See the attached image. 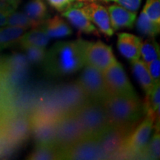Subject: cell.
<instances>
[{
    "label": "cell",
    "instance_id": "30",
    "mask_svg": "<svg viewBox=\"0 0 160 160\" xmlns=\"http://www.w3.org/2000/svg\"><path fill=\"white\" fill-rule=\"evenodd\" d=\"M48 2L57 11L62 12L77 2V0H48Z\"/></svg>",
    "mask_w": 160,
    "mask_h": 160
},
{
    "label": "cell",
    "instance_id": "19",
    "mask_svg": "<svg viewBox=\"0 0 160 160\" xmlns=\"http://www.w3.org/2000/svg\"><path fill=\"white\" fill-rule=\"evenodd\" d=\"M50 41V37L40 27L31 28L26 31L20 38L19 42L20 46L33 45L45 48Z\"/></svg>",
    "mask_w": 160,
    "mask_h": 160
},
{
    "label": "cell",
    "instance_id": "32",
    "mask_svg": "<svg viewBox=\"0 0 160 160\" xmlns=\"http://www.w3.org/2000/svg\"><path fill=\"white\" fill-rule=\"evenodd\" d=\"M5 1H7L8 2L11 3V5H13L14 7L17 8L20 3V0H5Z\"/></svg>",
    "mask_w": 160,
    "mask_h": 160
},
{
    "label": "cell",
    "instance_id": "10",
    "mask_svg": "<svg viewBox=\"0 0 160 160\" xmlns=\"http://www.w3.org/2000/svg\"><path fill=\"white\" fill-rule=\"evenodd\" d=\"M131 131L110 125L97 137L107 159H121L125 139Z\"/></svg>",
    "mask_w": 160,
    "mask_h": 160
},
{
    "label": "cell",
    "instance_id": "13",
    "mask_svg": "<svg viewBox=\"0 0 160 160\" xmlns=\"http://www.w3.org/2000/svg\"><path fill=\"white\" fill-rule=\"evenodd\" d=\"M82 8L92 23L102 33L109 37L113 35L114 31L111 27L108 11L105 7L96 2H91L84 3Z\"/></svg>",
    "mask_w": 160,
    "mask_h": 160
},
{
    "label": "cell",
    "instance_id": "33",
    "mask_svg": "<svg viewBox=\"0 0 160 160\" xmlns=\"http://www.w3.org/2000/svg\"><path fill=\"white\" fill-rule=\"evenodd\" d=\"M79 2H97V1H103L108 2V0H77Z\"/></svg>",
    "mask_w": 160,
    "mask_h": 160
},
{
    "label": "cell",
    "instance_id": "4",
    "mask_svg": "<svg viewBox=\"0 0 160 160\" xmlns=\"http://www.w3.org/2000/svg\"><path fill=\"white\" fill-rule=\"evenodd\" d=\"M86 137L73 112L60 113L56 118L55 145L61 151Z\"/></svg>",
    "mask_w": 160,
    "mask_h": 160
},
{
    "label": "cell",
    "instance_id": "11",
    "mask_svg": "<svg viewBox=\"0 0 160 160\" xmlns=\"http://www.w3.org/2000/svg\"><path fill=\"white\" fill-rule=\"evenodd\" d=\"M117 61L111 46L102 41L91 42L88 46L85 53V65L102 72Z\"/></svg>",
    "mask_w": 160,
    "mask_h": 160
},
{
    "label": "cell",
    "instance_id": "3",
    "mask_svg": "<svg viewBox=\"0 0 160 160\" xmlns=\"http://www.w3.org/2000/svg\"><path fill=\"white\" fill-rule=\"evenodd\" d=\"M85 137H97L111 125L102 102L88 99L73 111Z\"/></svg>",
    "mask_w": 160,
    "mask_h": 160
},
{
    "label": "cell",
    "instance_id": "7",
    "mask_svg": "<svg viewBox=\"0 0 160 160\" xmlns=\"http://www.w3.org/2000/svg\"><path fill=\"white\" fill-rule=\"evenodd\" d=\"M54 112L42 111L37 113L30 119L31 131L34 138L36 145L55 146L56 118Z\"/></svg>",
    "mask_w": 160,
    "mask_h": 160
},
{
    "label": "cell",
    "instance_id": "14",
    "mask_svg": "<svg viewBox=\"0 0 160 160\" xmlns=\"http://www.w3.org/2000/svg\"><path fill=\"white\" fill-rule=\"evenodd\" d=\"M142 39L129 33L117 34V48L122 55L130 61L140 59V48Z\"/></svg>",
    "mask_w": 160,
    "mask_h": 160
},
{
    "label": "cell",
    "instance_id": "17",
    "mask_svg": "<svg viewBox=\"0 0 160 160\" xmlns=\"http://www.w3.org/2000/svg\"><path fill=\"white\" fill-rule=\"evenodd\" d=\"M132 70L133 73L137 78L138 81L141 85L146 96H148L152 90L153 89L156 84L150 75L147 66L141 59L131 62Z\"/></svg>",
    "mask_w": 160,
    "mask_h": 160
},
{
    "label": "cell",
    "instance_id": "15",
    "mask_svg": "<svg viewBox=\"0 0 160 160\" xmlns=\"http://www.w3.org/2000/svg\"><path fill=\"white\" fill-rule=\"evenodd\" d=\"M111 27L113 31L122 28H132L137 17V12L131 11L117 4L107 8Z\"/></svg>",
    "mask_w": 160,
    "mask_h": 160
},
{
    "label": "cell",
    "instance_id": "21",
    "mask_svg": "<svg viewBox=\"0 0 160 160\" xmlns=\"http://www.w3.org/2000/svg\"><path fill=\"white\" fill-rule=\"evenodd\" d=\"M28 160H58L60 159V151L53 145H36L35 149L28 156Z\"/></svg>",
    "mask_w": 160,
    "mask_h": 160
},
{
    "label": "cell",
    "instance_id": "9",
    "mask_svg": "<svg viewBox=\"0 0 160 160\" xmlns=\"http://www.w3.org/2000/svg\"><path fill=\"white\" fill-rule=\"evenodd\" d=\"M60 159L102 160L107 157L97 137H86L61 151Z\"/></svg>",
    "mask_w": 160,
    "mask_h": 160
},
{
    "label": "cell",
    "instance_id": "12",
    "mask_svg": "<svg viewBox=\"0 0 160 160\" xmlns=\"http://www.w3.org/2000/svg\"><path fill=\"white\" fill-rule=\"evenodd\" d=\"M84 3L82 2H76L62 12V16L65 17L79 31L99 37V32L97 27L92 23L83 10Z\"/></svg>",
    "mask_w": 160,
    "mask_h": 160
},
{
    "label": "cell",
    "instance_id": "27",
    "mask_svg": "<svg viewBox=\"0 0 160 160\" xmlns=\"http://www.w3.org/2000/svg\"><path fill=\"white\" fill-rule=\"evenodd\" d=\"M142 11L150 19L160 25V0H146Z\"/></svg>",
    "mask_w": 160,
    "mask_h": 160
},
{
    "label": "cell",
    "instance_id": "31",
    "mask_svg": "<svg viewBox=\"0 0 160 160\" xmlns=\"http://www.w3.org/2000/svg\"><path fill=\"white\" fill-rule=\"evenodd\" d=\"M8 17V14L0 11V28L7 26Z\"/></svg>",
    "mask_w": 160,
    "mask_h": 160
},
{
    "label": "cell",
    "instance_id": "29",
    "mask_svg": "<svg viewBox=\"0 0 160 160\" xmlns=\"http://www.w3.org/2000/svg\"><path fill=\"white\" fill-rule=\"evenodd\" d=\"M108 2H113L129 11L136 12L139 10L142 3V0H108Z\"/></svg>",
    "mask_w": 160,
    "mask_h": 160
},
{
    "label": "cell",
    "instance_id": "22",
    "mask_svg": "<svg viewBox=\"0 0 160 160\" xmlns=\"http://www.w3.org/2000/svg\"><path fill=\"white\" fill-rule=\"evenodd\" d=\"M160 57V47L154 37H148L142 41L140 48V59L147 65L157 58Z\"/></svg>",
    "mask_w": 160,
    "mask_h": 160
},
{
    "label": "cell",
    "instance_id": "28",
    "mask_svg": "<svg viewBox=\"0 0 160 160\" xmlns=\"http://www.w3.org/2000/svg\"><path fill=\"white\" fill-rule=\"evenodd\" d=\"M146 66L154 83L160 82V57L153 60Z\"/></svg>",
    "mask_w": 160,
    "mask_h": 160
},
{
    "label": "cell",
    "instance_id": "6",
    "mask_svg": "<svg viewBox=\"0 0 160 160\" xmlns=\"http://www.w3.org/2000/svg\"><path fill=\"white\" fill-rule=\"evenodd\" d=\"M76 83L79 85L88 99L103 102L109 94L102 72L85 65Z\"/></svg>",
    "mask_w": 160,
    "mask_h": 160
},
{
    "label": "cell",
    "instance_id": "16",
    "mask_svg": "<svg viewBox=\"0 0 160 160\" xmlns=\"http://www.w3.org/2000/svg\"><path fill=\"white\" fill-rule=\"evenodd\" d=\"M39 27L47 33L50 39H59L72 34L71 28L59 16L45 20Z\"/></svg>",
    "mask_w": 160,
    "mask_h": 160
},
{
    "label": "cell",
    "instance_id": "1",
    "mask_svg": "<svg viewBox=\"0 0 160 160\" xmlns=\"http://www.w3.org/2000/svg\"><path fill=\"white\" fill-rule=\"evenodd\" d=\"M91 42L81 39L55 43L46 52L43 68L52 77L71 75L85 65V53Z\"/></svg>",
    "mask_w": 160,
    "mask_h": 160
},
{
    "label": "cell",
    "instance_id": "26",
    "mask_svg": "<svg viewBox=\"0 0 160 160\" xmlns=\"http://www.w3.org/2000/svg\"><path fill=\"white\" fill-rule=\"evenodd\" d=\"M21 48L25 51V57L30 63L38 65L43 62L47 52L45 48L33 45H23Z\"/></svg>",
    "mask_w": 160,
    "mask_h": 160
},
{
    "label": "cell",
    "instance_id": "23",
    "mask_svg": "<svg viewBox=\"0 0 160 160\" xmlns=\"http://www.w3.org/2000/svg\"><path fill=\"white\" fill-rule=\"evenodd\" d=\"M137 28L142 34L148 37H154L160 32V25L155 23L142 11L140 13L137 22Z\"/></svg>",
    "mask_w": 160,
    "mask_h": 160
},
{
    "label": "cell",
    "instance_id": "20",
    "mask_svg": "<svg viewBox=\"0 0 160 160\" xmlns=\"http://www.w3.org/2000/svg\"><path fill=\"white\" fill-rule=\"evenodd\" d=\"M24 13L40 25L48 17L47 6L43 0H31L25 5Z\"/></svg>",
    "mask_w": 160,
    "mask_h": 160
},
{
    "label": "cell",
    "instance_id": "25",
    "mask_svg": "<svg viewBox=\"0 0 160 160\" xmlns=\"http://www.w3.org/2000/svg\"><path fill=\"white\" fill-rule=\"evenodd\" d=\"M7 25L24 28L27 30L29 28H35L40 26L39 24L30 19L25 13L17 11H13L8 15Z\"/></svg>",
    "mask_w": 160,
    "mask_h": 160
},
{
    "label": "cell",
    "instance_id": "5",
    "mask_svg": "<svg viewBox=\"0 0 160 160\" xmlns=\"http://www.w3.org/2000/svg\"><path fill=\"white\" fill-rule=\"evenodd\" d=\"M153 116L146 113L145 117L137 128L126 138L122 152L121 159H139L142 152L151 139L153 130Z\"/></svg>",
    "mask_w": 160,
    "mask_h": 160
},
{
    "label": "cell",
    "instance_id": "2",
    "mask_svg": "<svg viewBox=\"0 0 160 160\" xmlns=\"http://www.w3.org/2000/svg\"><path fill=\"white\" fill-rule=\"evenodd\" d=\"M111 125L133 131L146 114L145 103L137 97L110 95L102 102Z\"/></svg>",
    "mask_w": 160,
    "mask_h": 160
},
{
    "label": "cell",
    "instance_id": "24",
    "mask_svg": "<svg viewBox=\"0 0 160 160\" xmlns=\"http://www.w3.org/2000/svg\"><path fill=\"white\" fill-rule=\"evenodd\" d=\"M154 133L142 152L139 159H159L160 157V133L159 130L154 129Z\"/></svg>",
    "mask_w": 160,
    "mask_h": 160
},
{
    "label": "cell",
    "instance_id": "18",
    "mask_svg": "<svg viewBox=\"0 0 160 160\" xmlns=\"http://www.w3.org/2000/svg\"><path fill=\"white\" fill-rule=\"evenodd\" d=\"M27 31L24 28L5 26L0 28V51L19 43L20 38Z\"/></svg>",
    "mask_w": 160,
    "mask_h": 160
},
{
    "label": "cell",
    "instance_id": "8",
    "mask_svg": "<svg viewBox=\"0 0 160 160\" xmlns=\"http://www.w3.org/2000/svg\"><path fill=\"white\" fill-rule=\"evenodd\" d=\"M102 75L110 95L137 97L123 66L118 61L102 71Z\"/></svg>",
    "mask_w": 160,
    "mask_h": 160
}]
</instances>
